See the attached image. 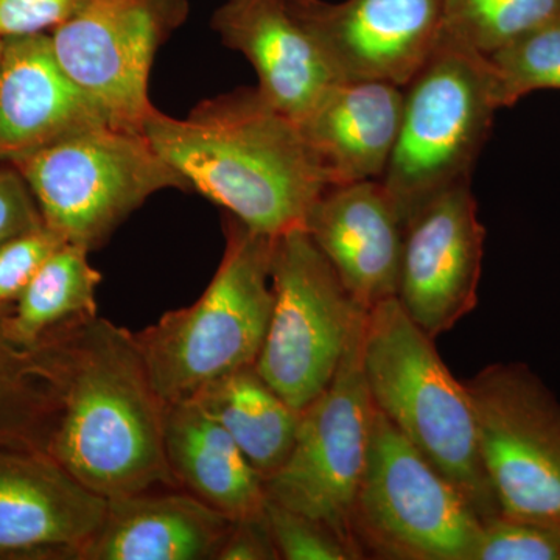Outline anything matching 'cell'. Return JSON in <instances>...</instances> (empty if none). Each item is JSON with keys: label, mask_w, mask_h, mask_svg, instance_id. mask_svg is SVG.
I'll use <instances>...</instances> for the list:
<instances>
[{"label": "cell", "mask_w": 560, "mask_h": 560, "mask_svg": "<svg viewBox=\"0 0 560 560\" xmlns=\"http://www.w3.org/2000/svg\"><path fill=\"white\" fill-rule=\"evenodd\" d=\"M88 254L83 246L65 243L33 276L7 319V331L18 346L31 348L62 320L97 315L95 293L102 275Z\"/></svg>", "instance_id": "obj_22"}, {"label": "cell", "mask_w": 560, "mask_h": 560, "mask_svg": "<svg viewBox=\"0 0 560 560\" xmlns=\"http://www.w3.org/2000/svg\"><path fill=\"white\" fill-rule=\"evenodd\" d=\"M212 27L228 47L248 58L265 101L296 124L338 83L287 0H226L213 14Z\"/></svg>", "instance_id": "obj_17"}, {"label": "cell", "mask_w": 560, "mask_h": 560, "mask_svg": "<svg viewBox=\"0 0 560 560\" xmlns=\"http://www.w3.org/2000/svg\"><path fill=\"white\" fill-rule=\"evenodd\" d=\"M499 109L488 58L444 32L404 88L399 136L381 179L404 224L444 191L470 183Z\"/></svg>", "instance_id": "obj_5"}, {"label": "cell", "mask_w": 560, "mask_h": 560, "mask_svg": "<svg viewBox=\"0 0 560 560\" xmlns=\"http://www.w3.org/2000/svg\"><path fill=\"white\" fill-rule=\"evenodd\" d=\"M272 243L228 217L226 249L200 300L135 331L165 404L194 399L210 383L256 364L275 304Z\"/></svg>", "instance_id": "obj_4"}, {"label": "cell", "mask_w": 560, "mask_h": 560, "mask_svg": "<svg viewBox=\"0 0 560 560\" xmlns=\"http://www.w3.org/2000/svg\"><path fill=\"white\" fill-rule=\"evenodd\" d=\"M481 528L459 489L375 408L352 518L361 556L471 560Z\"/></svg>", "instance_id": "obj_7"}, {"label": "cell", "mask_w": 560, "mask_h": 560, "mask_svg": "<svg viewBox=\"0 0 560 560\" xmlns=\"http://www.w3.org/2000/svg\"><path fill=\"white\" fill-rule=\"evenodd\" d=\"M265 514L278 548L285 560H353L355 552L323 522L267 500Z\"/></svg>", "instance_id": "obj_26"}, {"label": "cell", "mask_w": 560, "mask_h": 560, "mask_svg": "<svg viewBox=\"0 0 560 560\" xmlns=\"http://www.w3.org/2000/svg\"><path fill=\"white\" fill-rule=\"evenodd\" d=\"M447 0H287L338 81L405 88L444 35Z\"/></svg>", "instance_id": "obj_12"}, {"label": "cell", "mask_w": 560, "mask_h": 560, "mask_svg": "<svg viewBox=\"0 0 560 560\" xmlns=\"http://www.w3.org/2000/svg\"><path fill=\"white\" fill-rule=\"evenodd\" d=\"M304 230L361 307L397 298L405 224L381 179L327 187Z\"/></svg>", "instance_id": "obj_15"}, {"label": "cell", "mask_w": 560, "mask_h": 560, "mask_svg": "<svg viewBox=\"0 0 560 560\" xmlns=\"http://www.w3.org/2000/svg\"><path fill=\"white\" fill-rule=\"evenodd\" d=\"M361 359L375 408L459 489L482 522L500 515L466 385L397 298L368 312Z\"/></svg>", "instance_id": "obj_3"}, {"label": "cell", "mask_w": 560, "mask_h": 560, "mask_svg": "<svg viewBox=\"0 0 560 560\" xmlns=\"http://www.w3.org/2000/svg\"><path fill=\"white\" fill-rule=\"evenodd\" d=\"M162 14L165 25L175 27L186 16V0H154Z\"/></svg>", "instance_id": "obj_31"}, {"label": "cell", "mask_w": 560, "mask_h": 560, "mask_svg": "<svg viewBox=\"0 0 560 560\" xmlns=\"http://www.w3.org/2000/svg\"><path fill=\"white\" fill-rule=\"evenodd\" d=\"M27 183L44 224L88 250L164 189L191 190L143 132L105 127L75 132L10 162Z\"/></svg>", "instance_id": "obj_6"}, {"label": "cell", "mask_w": 560, "mask_h": 560, "mask_svg": "<svg viewBox=\"0 0 560 560\" xmlns=\"http://www.w3.org/2000/svg\"><path fill=\"white\" fill-rule=\"evenodd\" d=\"M485 242L470 183L444 191L405 224L397 300L433 340L477 307Z\"/></svg>", "instance_id": "obj_13"}, {"label": "cell", "mask_w": 560, "mask_h": 560, "mask_svg": "<svg viewBox=\"0 0 560 560\" xmlns=\"http://www.w3.org/2000/svg\"><path fill=\"white\" fill-rule=\"evenodd\" d=\"M80 0H0V39L54 31Z\"/></svg>", "instance_id": "obj_28"}, {"label": "cell", "mask_w": 560, "mask_h": 560, "mask_svg": "<svg viewBox=\"0 0 560 560\" xmlns=\"http://www.w3.org/2000/svg\"><path fill=\"white\" fill-rule=\"evenodd\" d=\"M231 523L179 488L117 497L81 560H215Z\"/></svg>", "instance_id": "obj_18"}, {"label": "cell", "mask_w": 560, "mask_h": 560, "mask_svg": "<svg viewBox=\"0 0 560 560\" xmlns=\"http://www.w3.org/2000/svg\"><path fill=\"white\" fill-rule=\"evenodd\" d=\"M404 113V88L382 81H338L300 128L330 186L382 179Z\"/></svg>", "instance_id": "obj_19"}, {"label": "cell", "mask_w": 560, "mask_h": 560, "mask_svg": "<svg viewBox=\"0 0 560 560\" xmlns=\"http://www.w3.org/2000/svg\"><path fill=\"white\" fill-rule=\"evenodd\" d=\"M43 224L38 205L20 171L0 162V245Z\"/></svg>", "instance_id": "obj_29"}, {"label": "cell", "mask_w": 560, "mask_h": 560, "mask_svg": "<svg viewBox=\"0 0 560 560\" xmlns=\"http://www.w3.org/2000/svg\"><path fill=\"white\" fill-rule=\"evenodd\" d=\"M58 410L46 453L106 500L178 488L165 456V404L135 331L75 316L31 348Z\"/></svg>", "instance_id": "obj_1"}, {"label": "cell", "mask_w": 560, "mask_h": 560, "mask_svg": "<svg viewBox=\"0 0 560 560\" xmlns=\"http://www.w3.org/2000/svg\"><path fill=\"white\" fill-rule=\"evenodd\" d=\"M219 560H279L270 523L265 510L259 514L232 521L221 545Z\"/></svg>", "instance_id": "obj_30"}, {"label": "cell", "mask_w": 560, "mask_h": 560, "mask_svg": "<svg viewBox=\"0 0 560 560\" xmlns=\"http://www.w3.org/2000/svg\"><path fill=\"white\" fill-rule=\"evenodd\" d=\"M106 506L49 453L0 447V560H81Z\"/></svg>", "instance_id": "obj_14"}, {"label": "cell", "mask_w": 560, "mask_h": 560, "mask_svg": "<svg viewBox=\"0 0 560 560\" xmlns=\"http://www.w3.org/2000/svg\"><path fill=\"white\" fill-rule=\"evenodd\" d=\"M364 320L353 330L329 386L301 411L289 458L265 480L267 500L323 522L357 559L363 556L353 537V510L375 412L361 359Z\"/></svg>", "instance_id": "obj_9"}, {"label": "cell", "mask_w": 560, "mask_h": 560, "mask_svg": "<svg viewBox=\"0 0 560 560\" xmlns=\"http://www.w3.org/2000/svg\"><path fill=\"white\" fill-rule=\"evenodd\" d=\"M194 399L231 434L264 482L289 458L301 412L260 377L256 364L210 383Z\"/></svg>", "instance_id": "obj_21"}, {"label": "cell", "mask_w": 560, "mask_h": 560, "mask_svg": "<svg viewBox=\"0 0 560 560\" xmlns=\"http://www.w3.org/2000/svg\"><path fill=\"white\" fill-rule=\"evenodd\" d=\"M560 18V0H447L444 32L490 55Z\"/></svg>", "instance_id": "obj_23"}, {"label": "cell", "mask_w": 560, "mask_h": 560, "mask_svg": "<svg viewBox=\"0 0 560 560\" xmlns=\"http://www.w3.org/2000/svg\"><path fill=\"white\" fill-rule=\"evenodd\" d=\"M2 44H3V39H0V54H2Z\"/></svg>", "instance_id": "obj_32"}, {"label": "cell", "mask_w": 560, "mask_h": 560, "mask_svg": "<svg viewBox=\"0 0 560 560\" xmlns=\"http://www.w3.org/2000/svg\"><path fill=\"white\" fill-rule=\"evenodd\" d=\"M65 243L68 242L46 224L3 242L0 245V305L14 304L44 261Z\"/></svg>", "instance_id": "obj_27"}, {"label": "cell", "mask_w": 560, "mask_h": 560, "mask_svg": "<svg viewBox=\"0 0 560 560\" xmlns=\"http://www.w3.org/2000/svg\"><path fill=\"white\" fill-rule=\"evenodd\" d=\"M500 108L534 91L560 90V18L486 55Z\"/></svg>", "instance_id": "obj_24"}, {"label": "cell", "mask_w": 560, "mask_h": 560, "mask_svg": "<svg viewBox=\"0 0 560 560\" xmlns=\"http://www.w3.org/2000/svg\"><path fill=\"white\" fill-rule=\"evenodd\" d=\"M109 125L62 69L49 33L3 39L0 162H13L75 132ZM110 127V125H109Z\"/></svg>", "instance_id": "obj_16"}, {"label": "cell", "mask_w": 560, "mask_h": 560, "mask_svg": "<svg viewBox=\"0 0 560 560\" xmlns=\"http://www.w3.org/2000/svg\"><path fill=\"white\" fill-rule=\"evenodd\" d=\"M164 444L179 489L231 521L265 510L264 478L200 401L183 400L165 407Z\"/></svg>", "instance_id": "obj_20"}, {"label": "cell", "mask_w": 560, "mask_h": 560, "mask_svg": "<svg viewBox=\"0 0 560 560\" xmlns=\"http://www.w3.org/2000/svg\"><path fill=\"white\" fill-rule=\"evenodd\" d=\"M464 385L500 514L560 528V401L521 363L490 364Z\"/></svg>", "instance_id": "obj_10"}, {"label": "cell", "mask_w": 560, "mask_h": 560, "mask_svg": "<svg viewBox=\"0 0 560 560\" xmlns=\"http://www.w3.org/2000/svg\"><path fill=\"white\" fill-rule=\"evenodd\" d=\"M270 326L256 361L260 377L304 411L329 386L366 308L305 230L272 243Z\"/></svg>", "instance_id": "obj_8"}, {"label": "cell", "mask_w": 560, "mask_h": 560, "mask_svg": "<svg viewBox=\"0 0 560 560\" xmlns=\"http://www.w3.org/2000/svg\"><path fill=\"white\" fill-rule=\"evenodd\" d=\"M164 28L154 0H80L50 39L62 69L110 127L143 132L154 109L149 79Z\"/></svg>", "instance_id": "obj_11"}, {"label": "cell", "mask_w": 560, "mask_h": 560, "mask_svg": "<svg viewBox=\"0 0 560 560\" xmlns=\"http://www.w3.org/2000/svg\"><path fill=\"white\" fill-rule=\"evenodd\" d=\"M471 560H560V528L497 515L482 522Z\"/></svg>", "instance_id": "obj_25"}, {"label": "cell", "mask_w": 560, "mask_h": 560, "mask_svg": "<svg viewBox=\"0 0 560 560\" xmlns=\"http://www.w3.org/2000/svg\"><path fill=\"white\" fill-rule=\"evenodd\" d=\"M143 136L191 190L270 237L304 230L330 186L300 125L257 88L201 103L186 119L154 108Z\"/></svg>", "instance_id": "obj_2"}]
</instances>
